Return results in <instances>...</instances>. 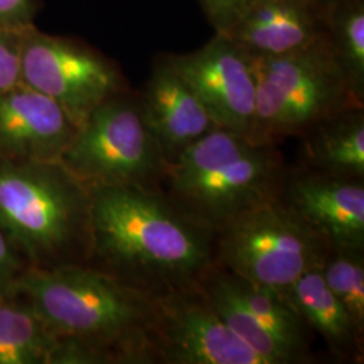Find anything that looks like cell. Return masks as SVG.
<instances>
[{"mask_svg": "<svg viewBox=\"0 0 364 364\" xmlns=\"http://www.w3.org/2000/svg\"><path fill=\"white\" fill-rule=\"evenodd\" d=\"M60 347L54 364H156V297L88 264L27 269L13 285Z\"/></svg>", "mask_w": 364, "mask_h": 364, "instance_id": "obj_1", "label": "cell"}, {"mask_svg": "<svg viewBox=\"0 0 364 364\" xmlns=\"http://www.w3.org/2000/svg\"><path fill=\"white\" fill-rule=\"evenodd\" d=\"M87 264L156 297L200 284L215 264L213 235L162 189L96 186Z\"/></svg>", "mask_w": 364, "mask_h": 364, "instance_id": "obj_2", "label": "cell"}, {"mask_svg": "<svg viewBox=\"0 0 364 364\" xmlns=\"http://www.w3.org/2000/svg\"><path fill=\"white\" fill-rule=\"evenodd\" d=\"M0 228L28 269L87 264L91 188L61 162L0 158Z\"/></svg>", "mask_w": 364, "mask_h": 364, "instance_id": "obj_3", "label": "cell"}, {"mask_svg": "<svg viewBox=\"0 0 364 364\" xmlns=\"http://www.w3.org/2000/svg\"><path fill=\"white\" fill-rule=\"evenodd\" d=\"M287 170L277 146L216 127L166 165L162 192L213 235L240 213L279 197Z\"/></svg>", "mask_w": 364, "mask_h": 364, "instance_id": "obj_4", "label": "cell"}, {"mask_svg": "<svg viewBox=\"0 0 364 364\" xmlns=\"http://www.w3.org/2000/svg\"><path fill=\"white\" fill-rule=\"evenodd\" d=\"M257 109L250 141L277 146L338 112L364 105L353 95L328 37L281 57L252 58Z\"/></svg>", "mask_w": 364, "mask_h": 364, "instance_id": "obj_5", "label": "cell"}, {"mask_svg": "<svg viewBox=\"0 0 364 364\" xmlns=\"http://www.w3.org/2000/svg\"><path fill=\"white\" fill-rule=\"evenodd\" d=\"M324 240L281 197L248 209L213 234V262L248 282L285 293L323 263Z\"/></svg>", "mask_w": 364, "mask_h": 364, "instance_id": "obj_6", "label": "cell"}, {"mask_svg": "<svg viewBox=\"0 0 364 364\" xmlns=\"http://www.w3.org/2000/svg\"><path fill=\"white\" fill-rule=\"evenodd\" d=\"M60 162L90 188L135 185L161 189L166 168L139 93L130 90L92 112Z\"/></svg>", "mask_w": 364, "mask_h": 364, "instance_id": "obj_7", "label": "cell"}, {"mask_svg": "<svg viewBox=\"0 0 364 364\" xmlns=\"http://www.w3.org/2000/svg\"><path fill=\"white\" fill-rule=\"evenodd\" d=\"M200 285L224 323L263 363L314 362L311 329L285 293L248 282L216 264Z\"/></svg>", "mask_w": 364, "mask_h": 364, "instance_id": "obj_8", "label": "cell"}, {"mask_svg": "<svg viewBox=\"0 0 364 364\" xmlns=\"http://www.w3.org/2000/svg\"><path fill=\"white\" fill-rule=\"evenodd\" d=\"M22 84L61 105L78 129L99 105L129 91L119 66L102 53L36 27L23 38Z\"/></svg>", "mask_w": 364, "mask_h": 364, "instance_id": "obj_9", "label": "cell"}, {"mask_svg": "<svg viewBox=\"0 0 364 364\" xmlns=\"http://www.w3.org/2000/svg\"><path fill=\"white\" fill-rule=\"evenodd\" d=\"M162 364H264L224 323L200 284L156 296Z\"/></svg>", "mask_w": 364, "mask_h": 364, "instance_id": "obj_10", "label": "cell"}, {"mask_svg": "<svg viewBox=\"0 0 364 364\" xmlns=\"http://www.w3.org/2000/svg\"><path fill=\"white\" fill-rule=\"evenodd\" d=\"M165 58L219 127L250 139L257 109V80L247 53L232 39L216 33L198 50L165 54Z\"/></svg>", "mask_w": 364, "mask_h": 364, "instance_id": "obj_11", "label": "cell"}, {"mask_svg": "<svg viewBox=\"0 0 364 364\" xmlns=\"http://www.w3.org/2000/svg\"><path fill=\"white\" fill-rule=\"evenodd\" d=\"M279 197L328 250H364V181L287 169Z\"/></svg>", "mask_w": 364, "mask_h": 364, "instance_id": "obj_12", "label": "cell"}, {"mask_svg": "<svg viewBox=\"0 0 364 364\" xmlns=\"http://www.w3.org/2000/svg\"><path fill=\"white\" fill-rule=\"evenodd\" d=\"M78 126L46 95L25 84L0 93V158L60 162Z\"/></svg>", "mask_w": 364, "mask_h": 364, "instance_id": "obj_13", "label": "cell"}, {"mask_svg": "<svg viewBox=\"0 0 364 364\" xmlns=\"http://www.w3.org/2000/svg\"><path fill=\"white\" fill-rule=\"evenodd\" d=\"M139 99L166 165L197 139L219 127L165 55L156 58Z\"/></svg>", "mask_w": 364, "mask_h": 364, "instance_id": "obj_14", "label": "cell"}, {"mask_svg": "<svg viewBox=\"0 0 364 364\" xmlns=\"http://www.w3.org/2000/svg\"><path fill=\"white\" fill-rule=\"evenodd\" d=\"M224 36L252 58L287 55L326 38L324 9L311 0H254Z\"/></svg>", "mask_w": 364, "mask_h": 364, "instance_id": "obj_15", "label": "cell"}, {"mask_svg": "<svg viewBox=\"0 0 364 364\" xmlns=\"http://www.w3.org/2000/svg\"><path fill=\"white\" fill-rule=\"evenodd\" d=\"M285 294L308 328L326 341L336 360L344 363L363 362L364 332L326 287L321 264L302 274L287 287Z\"/></svg>", "mask_w": 364, "mask_h": 364, "instance_id": "obj_16", "label": "cell"}, {"mask_svg": "<svg viewBox=\"0 0 364 364\" xmlns=\"http://www.w3.org/2000/svg\"><path fill=\"white\" fill-rule=\"evenodd\" d=\"M299 141L301 169L364 181V105L320 122Z\"/></svg>", "mask_w": 364, "mask_h": 364, "instance_id": "obj_17", "label": "cell"}, {"mask_svg": "<svg viewBox=\"0 0 364 364\" xmlns=\"http://www.w3.org/2000/svg\"><path fill=\"white\" fill-rule=\"evenodd\" d=\"M60 343L16 290H0V364H54Z\"/></svg>", "mask_w": 364, "mask_h": 364, "instance_id": "obj_18", "label": "cell"}, {"mask_svg": "<svg viewBox=\"0 0 364 364\" xmlns=\"http://www.w3.org/2000/svg\"><path fill=\"white\" fill-rule=\"evenodd\" d=\"M324 19L332 53L364 103V0H335L324 9Z\"/></svg>", "mask_w": 364, "mask_h": 364, "instance_id": "obj_19", "label": "cell"}, {"mask_svg": "<svg viewBox=\"0 0 364 364\" xmlns=\"http://www.w3.org/2000/svg\"><path fill=\"white\" fill-rule=\"evenodd\" d=\"M321 273L326 287L364 332V250H328Z\"/></svg>", "mask_w": 364, "mask_h": 364, "instance_id": "obj_20", "label": "cell"}, {"mask_svg": "<svg viewBox=\"0 0 364 364\" xmlns=\"http://www.w3.org/2000/svg\"><path fill=\"white\" fill-rule=\"evenodd\" d=\"M26 33L0 27V93L22 84V49Z\"/></svg>", "mask_w": 364, "mask_h": 364, "instance_id": "obj_21", "label": "cell"}, {"mask_svg": "<svg viewBox=\"0 0 364 364\" xmlns=\"http://www.w3.org/2000/svg\"><path fill=\"white\" fill-rule=\"evenodd\" d=\"M254 0H200L216 33L225 34L237 23Z\"/></svg>", "mask_w": 364, "mask_h": 364, "instance_id": "obj_22", "label": "cell"}, {"mask_svg": "<svg viewBox=\"0 0 364 364\" xmlns=\"http://www.w3.org/2000/svg\"><path fill=\"white\" fill-rule=\"evenodd\" d=\"M33 0H0V27L26 33L34 27Z\"/></svg>", "mask_w": 364, "mask_h": 364, "instance_id": "obj_23", "label": "cell"}, {"mask_svg": "<svg viewBox=\"0 0 364 364\" xmlns=\"http://www.w3.org/2000/svg\"><path fill=\"white\" fill-rule=\"evenodd\" d=\"M27 269L25 259L0 228V290L11 289Z\"/></svg>", "mask_w": 364, "mask_h": 364, "instance_id": "obj_24", "label": "cell"}, {"mask_svg": "<svg viewBox=\"0 0 364 364\" xmlns=\"http://www.w3.org/2000/svg\"><path fill=\"white\" fill-rule=\"evenodd\" d=\"M312 3L314 4H317L318 7H321V9H326L328 4H331V3H333L335 0H311Z\"/></svg>", "mask_w": 364, "mask_h": 364, "instance_id": "obj_25", "label": "cell"}]
</instances>
